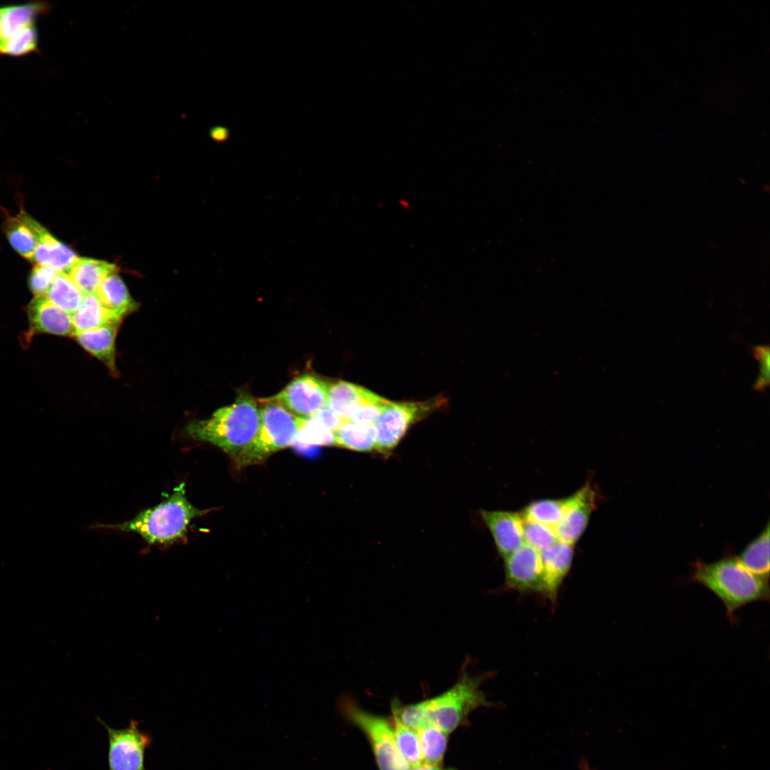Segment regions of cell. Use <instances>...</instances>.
I'll return each instance as SVG.
<instances>
[{"label": "cell", "instance_id": "cell-12", "mask_svg": "<svg viewBox=\"0 0 770 770\" xmlns=\"http://www.w3.org/2000/svg\"><path fill=\"white\" fill-rule=\"evenodd\" d=\"M499 555L505 559L524 543L520 514L507 510H480Z\"/></svg>", "mask_w": 770, "mask_h": 770}, {"label": "cell", "instance_id": "cell-23", "mask_svg": "<svg viewBox=\"0 0 770 770\" xmlns=\"http://www.w3.org/2000/svg\"><path fill=\"white\" fill-rule=\"evenodd\" d=\"M96 294L103 304L120 319L136 307V303L116 272L108 274L103 280Z\"/></svg>", "mask_w": 770, "mask_h": 770}, {"label": "cell", "instance_id": "cell-25", "mask_svg": "<svg viewBox=\"0 0 770 770\" xmlns=\"http://www.w3.org/2000/svg\"><path fill=\"white\" fill-rule=\"evenodd\" d=\"M83 296L68 274L58 272L45 297L72 315L80 307Z\"/></svg>", "mask_w": 770, "mask_h": 770}, {"label": "cell", "instance_id": "cell-14", "mask_svg": "<svg viewBox=\"0 0 770 770\" xmlns=\"http://www.w3.org/2000/svg\"><path fill=\"white\" fill-rule=\"evenodd\" d=\"M574 555V545L558 540L540 551L543 575V592L553 597L568 575Z\"/></svg>", "mask_w": 770, "mask_h": 770}, {"label": "cell", "instance_id": "cell-32", "mask_svg": "<svg viewBox=\"0 0 770 770\" xmlns=\"http://www.w3.org/2000/svg\"><path fill=\"white\" fill-rule=\"evenodd\" d=\"M58 272L41 265H36L29 278L30 290L35 297H46Z\"/></svg>", "mask_w": 770, "mask_h": 770}, {"label": "cell", "instance_id": "cell-15", "mask_svg": "<svg viewBox=\"0 0 770 770\" xmlns=\"http://www.w3.org/2000/svg\"><path fill=\"white\" fill-rule=\"evenodd\" d=\"M49 9L46 2L38 1L0 6V48L20 30L36 25Z\"/></svg>", "mask_w": 770, "mask_h": 770}, {"label": "cell", "instance_id": "cell-6", "mask_svg": "<svg viewBox=\"0 0 770 770\" xmlns=\"http://www.w3.org/2000/svg\"><path fill=\"white\" fill-rule=\"evenodd\" d=\"M443 405L445 399L440 397L419 402L389 401L375 423V450L389 455L413 423Z\"/></svg>", "mask_w": 770, "mask_h": 770}, {"label": "cell", "instance_id": "cell-9", "mask_svg": "<svg viewBox=\"0 0 770 770\" xmlns=\"http://www.w3.org/2000/svg\"><path fill=\"white\" fill-rule=\"evenodd\" d=\"M101 722L108 734L109 770H146L144 754L151 740L139 729L138 723L131 721L127 727L116 729Z\"/></svg>", "mask_w": 770, "mask_h": 770}, {"label": "cell", "instance_id": "cell-27", "mask_svg": "<svg viewBox=\"0 0 770 770\" xmlns=\"http://www.w3.org/2000/svg\"><path fill=\"white\" fill-rule=\"evenodd\" d=\"M564 510L563 499H540L529 503L520 513L522 519L555 528Z\"/></svg>", "mask_w": 770, "mask_h": 770}, {"label": "cell", "instance_id": "cell-3", "mask_svg": "<svg viewBox=\"0 0 770 770\" xmlns=\"http://www.w3.org/2000/svg\"><path fill=\"white\" fill-rule=\"evenodd\" d=\"M692 580L717 595L730 620L741 607L769 598V580L751 573L736 558H726L711 563H697Z\"/></svg>", "mask_w": 770, "mask_h": 770}, {"label": "cell", "instance_id": "cell-22", "mask_svg": "<svg viewBox=\"0 0 770 770\" xmlns=\"http://www.w3.org/2000/svg\"><path fill=\"white\" fill-rule=\"evenodd\" d=\"M376 441L374 424L343 419L334 431V445L351 451H371L375 449Z\"/></svg>", "mask_w": 770, "mask_h": 770}, {"label": "cell", "instance_id": "cell-31", "mask_svg": "<svg viewBox=\"0 0 770 770\" xmlns=\"http://www.w3.org/2000/svg\"><path fill=\"white\" fill-rule=\"evenodd\" d=\"M297 439L312 445H334V433L314 418L302 419Z\"/></svg>", "mask_w": 770, "mask_h": 770}, {"label": "cell", "instance_id": "cell-35", "mask_svg": "<svg viewBox=\"0 0 770 770\" xmlns=\"http://www.w3.org/2000/svg\"><path fill=\"white\" fill-rule=\"evenodd\" d=\"M409 770H439V769H438V768L437 766H431V765L423 764V765H421V766H420L419 767L411 769Z\"/></svg>", "mask_w": 770, "mask_h": 770}, {"label": "cell", "instance_id": "cell-17", "mask_svg": "<svg viewBox=\"0 0 770 770\" xmlns=\"http://www.w3.org/2000/svg\"><path fill=\"white\" fill-rule=\"evenodd\" d=\"M377 396L364 387L339 381L329 384L328 406L342 419H349L361 405Z\"/></svg>", "mask_w": 770, "mask_h": 770}, {"label": "cell", "instance_id": "cell-2", "mask_svg": "<svg viewBox=\"0 0 770 770\" xmlns=\"http://www.w3.org/2000/svg\"><path fill=\"white\" fill-rule=\"evenodd\" d=\"M205 512L190 503L185 496V486L181 483L163 501L140 511L132 519L96 527L133 532L149 544L166 545L182 540L191 521Z\"/></svg>", "mask_w": 770, "mask_h": 770}, {"label": "cell", "instance_id": "cell-7", "mask_svg": "<svg viewBox=\"0 0 770 770\" xmlns=\"http://www.w3.org/2000/svg\"><path fill=\"white\" fill-rule=\"evenodd\" d=\"M349 719L369 738L380 770H409L396 746L394 729L386 719L354 705L346 707Z\"/></svg>", "mask_w": 770, "mask_h": 770}, {"label": "cell", "instance_id": "cell-19", "mask_svg": "<svg viewBox=\"0 0 770 770\" xmlns=\"http://www.w3.org/2000/svg\"><path fill=\"white\" fill-rule=\"evenodd\" d=\"M118 267L112 263L88 257H78L67 274L83 294L96 293L103 280Z\"/></svg>", "mask_w": 770, "mask_h": 770}, {"label": "cell", "instance_id": "cell-8", "mask_svg": "<svg viewBox=\"0 0 770 770\" xmlns=\"http://www.w3.org/2000/svg\"><path fill=\"white\" fill-rule=\"evenodd\" d=\"M329 384L311 374L293 379L267 400L284 407L297 417L311 419L328 405Z\"/></svg>", "mask_w": 770, "mask_h": 770}, {"label": "cell", "instance_id": "cell-28", "mask_svg": "<svg viewBox=\"0 0 770 770\" xmlns=\"http://www.w3.org/2000/svg\"><path fill=\"white\" fill-rule=\"evenodd\" d=\"M394 719V737L400 754L410 769L423 764L418 734L404 725L396 717Z\"/></svg>", "mask_w": 770, "mask_h": 770}, {"label": "cell", "instance_id": "cell-21", "mask_svg": "<svg viewBox=\"0 0 770 770\" xmlns=\"http://www.w3.org/2000/svg\"><path fill=\"white\" fill-rule=\"evenodd\" d=\"M116 329L117 327L108 325L78 332L74 336L84 349L113 370Z\"/></svg>", "mask_w": 770, "mask_h": 770}, {"label": "cell", "instance_id": "cell-34", "mask_svg": "<svg viewBox=\"0 0 770 770\" xmlns=\"http://www.w3.org/2000/svg\"><path fill=\"white\" fill-rule=\"evenodd\" d=\"M313 418L334 433L343 420L328 405Z\"/></svg>", "mask_w": 770, "mask_h": 770}, {"label": "cell", "instance_id": "cell-5", "mask_svg": "<svg viewBox=\"0 0 770 770\" xmlns=\"http://www.w3.org/2000/svg\"><path fill=\"white\" fill-rule=\"evenodd\" d=\"M482 679L463 674L448 690L421 702L428 722L446 734L453 731L471 712L486 704L485 696L480 689Z\"/></svg>", "mask_w": 770, "mask_h": 770}, {"label": "cell", "instance_id": "cell-33", "mask_svg": "<svg viewBox=\"0 0 770 770\" xmlns=\"http://www.w3.org/2000/svg\"><path fill=\"white\" fill-rule=\"evenodd\" d=\"M753 354L759 363V375L753 386L757 391H764L769 384L770 353L767 345L754 346Z\"/></svg>", "mask_w": 770, "mask_h": 770}, {"label": "cell", "instance_id": "cell-20", "mask_svg": "<svg viewBox=\"0 0 770 770\" xmlns=\"http://www.w3.org/2000/svg\"><path fill=\"white\" fill-rule=\"evenodd\" d=\"M77 258L72 250L46 231L38 242L32 260L38 265L68 274Z\"/></svg>", "mask_w": 770, "mask_h": 770}, {"label": "cell", "instance_id": "cell-26", "mask_svg": "<svg viewBox=\"0 0 770 770\" xmlns=\"http://www.w3.org/2000/svg\"><path fill=\"white\" fill-rule=\"evenodd\" d=\"M416 732L423 764L436 766L441 761L446 749V733L431 722L423 725Z\"/></svg>", "mask_w": 770, "mask_h": 770}, {"label": "cell", "instance_id": "cell-24", "mask_svg": "<svg viewBox=\"0 0 770 770\" xmlns=\"http://www.w3.org/2000/svg\"><path fill=\"white\" fill-rule=\"evenodd\" d=\"M751 573L763 579H769V525L741 552L738 558Z\"/></svg>", "mask_w": 770, "mask_h": 770}, {"label": "cell", "instance_id": "cell-4", "mask_svg": "<svg viewBox=\"0 0 770 770\" xmlns=\"http://www.w3.org/2000/svg\"><path fill=\"white\" fill-rule=\"evenodd\" d=\"M264 401L266 403L260 408L258 431L252 441L235 459L237 468L262 463L297 439L302 418L296 416L279 404L267 399Z\"/></svg>", "mask_w": 770, "mask_h": 770}, {"label": "cell", "instance_id": "cell-18", "mask_svg": "<svg viewBox=\"0 0 770 770\" xmlns=\"http://www.w3.org/2000/svg\"><path fill=\"white\" fill-rule=\"evenodd\" d=\"M75 334L104 326H115L121 319L110 312L96 293L84 294L78 309L72 314Z\"/></svg>", "mask_w": 770, "mask_h": 770}, {"label": "cell", "instance_id": "cell-16", "mask_svg": "<svg viewBox=\"0 0 770 770\" xmlns=\"http://www.w3.org/2000/svg\"><path fill=\"white\" fill-rule=\"evenodd\" d=\"M5 225L6 235L13 248L24 257L32 260L38 242L47 230L24 212L9 217Z\"/></svg>", "mask_w": 770, "mask_h": 770}, {"label": "cell", "instance_id": "cell-13", "mask_svg": "<svg viewBox=\"0 0 770 770\" xmlns=\"http://www.w3.org/2000/svg\"><path fill=\"white\" fill-rule=\"evenodd\" d=\"M28 315L33 330L58 336H73L72 315L61 309L45 297H35L29 304Z\"/></svg>", "mask_w": 770, "mask_h": 770}, {"label": "cell", "instance_id": "cell-1", "mask_svg": "<svg viewBox=\"0 0 770 770\" xmlns=\"http://www.w3.org/2000/svg\"><path fill=\"white\" fill-rule=\"evenodd\" d=\"M260 422V409L248 394L217 409L206 419L195 420L185 428L190 438L210 443L234 458L255 438Z\"/></svg>", "mask_w": 770, "mask_h": 770}, {"label": "cell", "instance_id": "cell-11", "mask_svg": "<svg viewBox=\"0 0 770 770\" xmlns=\"http://www.w3.org/2000/svg\"><path fill=\"white\" fill-rule=\"evenodd\" d=\"M595 508V492L586 483L564 498L562 518L555 528L558 540L574 545L585 532Z\"/></svg>", "mask_w": 770, "mask_h": 770}, {"label": "cell", "instance_id": "cell-29", "mask_svg": "<svg viewBox=\"0 0 770 770\" xmlns=\"http://www.w3.org/2000/svg\"><path fill=\"white\" fill-rule=\"evenodd\" d=\"M38 34L36 25L20 30L0 48V54L22 56L38 51Z\"/></svg>", "mask_w": 770, "mask_h": 770}, {"label": "cell", "instance_id": "cell-30", "mask_svg": "<svg viewBox=\"0 0 770 770\" xmlns=\"http://www.w3.org/2000/svg\"><path fill=\"white\" fill-rule=\"evenodd\" d=\"M525 543L542 551L558 541L555 530L545 525L523 519Z\"/></svg>", "mask_w": 770, "mask_h": 770}, {"label": "cell", "instance_id": "cell-10", "mask_svg": "<svg viewBox=\"0 0 770 770\" xmlns=\"http://www.w3.org/2000/svg\"><path fill=\"white\" fill-rule=\"evenodd\" d=\"M507 586L520 592L544 591L540 552L524 543L503 559Z\"/></svg>", "mask_w": 770, "mask_h": 770}]
</instances>
